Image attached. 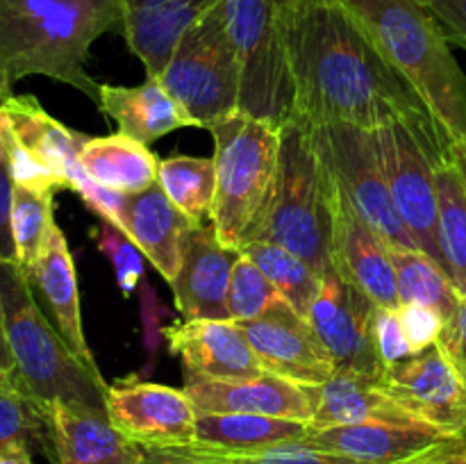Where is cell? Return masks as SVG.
Returning a JSON list of instances; mask_svg holds the SVG:
<instances>
[{
  "label": "cell",
  "mask_w": 466,
  "mask_h": 464,
  "mask_svg": "<svg viewBox=\"0 0 466 464\" xmlns=\"http://www.w3.org/2000/svg\"><path fill=\"white\" fill-rule=\"evenodd\" d=\"M294 116L303 126L378 130L431 114L341 0H285Z\"/></svg>",
  "instance_id": "1"
},
{
  "label": "cell",
  "mask_w": 466,
  "mask_h": 464,
  "mask_svg": "<svg viewBox=\"0 0 466 464\" xmlns=\"http://www.w3.org/2000/svg\"><path fill=\"white\" fill-rule=\"evenodd\" d=\"M105 32H123V0H0V103L18 80L44 76L98 105L85 64Z\"/></svg>",
  "instance_id": "2"
},
{
  "label": "cell",
  "mask_w": 466,
  "mask_h": 464,
  "mask_svg": "<svg viewBox=\"0 0 466 464\" xmlns=\"http://www.w3.org/2000/svg\"><path fill=\"white\" fill-rule=\"evenodd\" d=\"M421 98L449 144L466 141V76L421 0H341Z\"/></svg>",
  "instance_id": "3"
},
{
  "label": "cell",
  "mask_w": 466,
  "mask_h": 464,
  "mask_svg": "<svg viewBox=\"0 0 466 464\" xmlns=\"http://www.w3.org/2000/svg\"><path fill=\"white\" fill-rule=\"evenodd\" d=\"M0 317L21 385L48 408L62 400L107 412L103 373H94L66 344L36 303L32 285L16 262L0 259Z\"/></svg>",
  "instance_id": "4"
},
{
  "label": "cell",
  "mask_w": 466,
  "mask_h": 464,
  "mask_svg": "<svg viewBox=\"0 0 466 464\" xmlns=\"http://www.w3.org/2000/svg\"><path fill=\"white\" fill-rule=\"evenodd\" d=\"M335 180L308 127L289 121L280 130V162L271 203L250 241L282 246L326 276L335 271Z\"/></svg>",
  "instance_id": "5"
},
{
  "label": "cell",
  "mask_w": 466,
  "mask_h": 464,
  "mask_svg": "<svg viewBox=\"0 0 466 464\" xmlns=\"http://www.w3.org/2000/svg\"><path fill=\"white\" fill-rule=\"evenodd\" d=\"M280 130L244 112L230 114L209 127L217 166L209 223L226 248H244L271 203L280 162Z\"/></svg>",
  "instance_id": "6"
},
{
  "label": "cell",
  "mask_w": 466,
  "mask_h": 464,
  "mask_svg": "<svg viewBox=\"0 0 466 464\" xmlns=\"http://www.w3.org/2000/svg\"><path fill=\"white\" fill-rule=\"evenodd\" d=\"M376 144L396 214L417 248L444 271L435 166L449 155V139L431 114H419L378 127Z\"/></svg>",
  "instance_id": "7"
},
{
  "label": "cell",
  "mask_w": 466,
  "mask_h": 464,
  "mask_svg": "<svg viewBox=\"0 0 466 464\" xmlns=\"http://www.w3.org/2000/svg\"><path fill=\"white\" fill-rule=\"evenodd\" d=\"M285 0H221L239 62V112L282 127L294 116Z\"/></svg>",
  "instance_id": "8"
},
{
  "label": "cell",
  "mask_w": 466,
  "mask_h": 464,
  "mask_svg": "<svg viewBox=\"0 0 466 464\" xmlns=\"http://www.w3.org/2000/svg\"><path fill=\"white\" fill-rule=\"evenodd\" d=\"M159 82L187 109L196 127L209 130L239 112V62L221 3L182 35Z\"/></svg>",
  "instance_id": "9"
},
{
  "label": "cell",
  "mask_w": 466,
  "mask_h": 464,
  "mask_svg": "<svg viewBox=\"0 0 466 464\" xmlns=\"http://www.w3.org/2000/svg\"><path fill=\"white\" fill-rule=\"evenodd\" d=\"M346 203L394 248H417L396 214L378 155L376 130L355 126H305Z\"/></svg>",
  "instance_id": "10"
},
{
  "label": "cell",
  "mask_w": 466,
  "mask_h": 464,
  "mask_svg": "<svg viewBox=\"0 0 466 464\" xmlns=\"http://www.w3.org/2000/svg\"><path fill=\"white\" fill-rule=\"evenodd\" d=\"M107 417L141 449H185L196 441L198 412L187 391L139 376L109 385Z\"/></svg>",
  "instance_id": "11"
},
{
  "label": "cell",
  "mask_w": 466,
  "mask_h": 464,
  "mask_svg": "<svg viewBox=\"0 0 466 464\" xmlns=\"http://www.w3.org/2000/svg\"><path fill=\"white\" fill-rule=\"evenodd\" d=\"M378 305L362 289L337 271L321 277V289L308 312V323L317 332L337 373L382 376L373 346V312Z\"/></svg>",
  "instance_id": "12"
},
{
  "label": "cell",
  "mask_w": 466,
  "mask_h": 464,
  "mask_svg": "<svg viewBox=\"0 0 466 464\" xmlns=\"http://www.w3.org/2000/svg\"><path fill=\"white\" fill-rule=\"evenodd\" d=\"M387 394L417 421L466 439V382L458 376L440 346L410 355L382 373Z\"/></svg>",
  "instance_id": "13"
},
{
  "label": "cell",
  "mask_w": 466,
  "mask_h": 464,
  "mask_svg": "<svg viewBox=\"0 0 466 464\" xmlns=\"http://www.w3.org/2000/svg\"><path fill=\"white\" fill-rule=\"evenodd\" d=\"M237 326L267 373L300 387L323 385L337 373L308 318L300 317L287 300L273 305L262 317Z\"/></svg>",
  "instance_id": "14"
},
{
  "label": "cell",
  "mask_w": 466,
  "mask_h": 464,
  "mask_svg": "<svg viewBox=\"0 0 466 464\" xmlns=\"http://www.w3.org/2000/svg\"><path fill=\"white\" fill-rule=\"evenodd\" d=\"M164 337L185 367V380H241L264 373L241 328L230 318H182L164 328Z\"/></svg>",
  "instance_id": "15"
},
{
  "label": "cell",
  "mask_w": 466,
  "mask_h": 464,
  "mask_svg": "<svg viewBox=\"0 0 466 464\" xmlns=\"http://www.w3.org/2000/svg\"><path fill=\"white\" fill-rule=\"evenodd\" d=\"M241 250L226 248L212 223L194 226L182 237V262L171 282L176 308L185 321L194 318H230L228 287L232 267Z\"/></svg>",
  "instance_id": "16"
},
{
  "label": "cell",
  "mask_w": 466,
  "mask_h": 464,
  "mask_svg": "<svg viewBox=\"0 0 466 464\" xmlns=\"http://www.w3.org/2000/svg\"><path fill=\"white\" fill-rule=\"evenodd\" d=\"M187 396L198 414H262V417L312 421L308 389L273 373L241 380H185Z\"/></svg>",
  "instance_id": "17"
},
{
  "label": "cell",
  "mask_w": 466,
  "mask_h": 464,
  "mask_svg": "<svg viewBox=\"0 0 466 464\" xmlns=\"http://www.w3.org/2000/svg\"><path fill=\"white\" fill-rule=\"evenodd\" d=\"M335 271L362 289L378 308H400L390 246L346 203L339 189L335 212Z\"/></svg>",
  "instance_id": "18"
},
{
  "label": "cell",
  "mask_w": 466,
  "mask_h": 464,
  "mask_svg": "<svg viewBox=\"0 0 466 464\" xmlns=\"http://www.w3.org/2000/svg\"><path fill=\"white\" fill-rule=\"evenodd\" d=\"M308 444L328 453L344 455L362 464H396L421 455L455 437L444 435L426 423L369 421L314 430L303 437ZM466 441V439H464Z\"/></svg>",
  "instance_id": "19"
},
{
  "label": "cell",
  "mask_w": 466,
  "mask_h": 464,
  "mask_svg": "<svg viewBox=\"0 0 466 464\" xmlns=\"http://www.w3.org/2000/svg\"><path fill=\"white\" fill-rule=\"evenodd\" d=\"M218 3L221 0H123L121 35L148 77H159L182 35Z\"/></svg>",
  "instance_id": "20"
},
{
  "label": "cell",
  "mask_w": 466,
  "mask_h": 464,
  "mask_svg": "<svg viewBox=\"0 0 466 464\" xmlns=\"http://www.w3.org/2000/svg\"><path fill=\"white\" fill-rule=\"evenodd\" d=\"M198 226L168 200L159 182L137 194H126L118 230L141 250L155 271L171 285L180 271L182 237ZM203 226V223H200Z\"/></svg>",
  "instance_id": "21"
},
{
  "label": "cell",
  "mask_w": 466,
  "mask_h": 464,
  "mask_svg": "<svg viewBox=\"0 0 466 464\" xmlns=\"http://www.w3.org/2000/svg\"><path fill=\"white\" fill-rule=\"evenodd\" d=\"M0 118L18 146L46 171L53 173L64 189H71L73 176L82 168L80 148L86 135L50 116L30 94H12L5 98L0 103Z\"/></svg>",
  "instance_id": "22"
},
{
  "label": "cell",
  "mask_w": 466,
  "mask_h": 464,
  "mask_svg": "<svg viewBox=\"0 0 466 464\" xmlns=\"http://www.w3.org/2000/svg\"><path fill=\"white\" fill-rule=\"evenodd\" d=\"M48 417L57 464H139L144 458L146 449L118 432L107 412L55 400Z\"/></svg>",
  "instance_id": "23"
},
{
  "label": "cell",
  "mask_w": 466,
  "mask_h": 464,
  "mask_svg": "<svg viewBox=\"0 0 466 464\" xmlns=\"http://www.w3.org/2000/svg\"><path fill=\"white\" fill-rule=\"evenodd\" d=\"M27 282L32 285V291H39L48 308L50 321L59 330V335L66 339L73 353L86 364L94 373H100L96 364L94 353L86 344L85 328H82V312H80V291H77V276L76 262L68 250L66 237L62 227L55 226L50 232V239L41 253L39 262L35 264L27 273Z\"/></svg>",
  "instance_id": "24"
},
{
  "label": "cell",
  "mask_w": 466,
  "mask_h": 464,
  "mask_svg": "<svg viewBox=\"0 0 466 464\" xmlns=\"http://www.w3.org/2000/svg\"><path fill=\"white\" fill-rule=\"evenodd\" d=\"M312 398L314 417L309 428L353 426V423H421L405 412L387 394L382 376H360V373H335L328 382L305 387Z\"/></svg>",
  "instance_id": "25"
},
{
  "label": "cell",
  "mask_w": 466,
  "mask_h": 464,
  "mask_svg": "<svg viewBox=\"0 0 466 464\" xmlns=\"http://www.w3.org/2000/svg\"><path fill=\"white\" fill-rule=\"evenodd\" d=\"M98 109L116 123L118 132L146 146L182 127H196L194 118L164 89L159 77H146L137 86L100 85Z\"/></svg>",
  "instance_id": "26"
},
{
  "label": "cell",
  "mask_w": 466,
  "mask_h": 464,
  "mask_svg": "<svg viewBox=\"0 0 466 464\" xmlns=\"http://www.w3.org/2000/svg\"><path fill=\"white\" fill-rule=\"evenodd\" d=\"M309 426L262 414H198L191 446L217 455H248L287 441L303 439Z\"/></svg>",
  "instance_id": "27"
},
{
  "label": "cell",
  "mask_w": 466,
  "mask_h": 464,
  "mask_svg": "<svg viewBox=\"0 0 466 464\" xmlns=\"http://www.w3.org/2000/svg\"><path fill=\"white\" fill-rule=\"evenodd\" d=\"M80 164L91 180L116 194H137L157 182V155L123 132L86 136L80 148Z\"/></svg>",
  "instance_id": "28"
},
{
  "label": "cell",
  "mask_w": 466,
  "mask_h": 464,
  "mask_svg": "<svg viewBox=\"0 0 466 464\" xmlns=\"http://www.w3.org/2000/svg\"><path fill=\"white\" fill-rule=\"evenodd\" d=\"M435 182L444 271L455 291L466 298V185L451 155L437 162Z\"/></svg>",
  "instance_id": "29"
},
{
  "label": "cell",
  "mask_w": 466,
  "mask_h": 464,
  "mask_svg": "<svg viewBox=\"0 0 466 464\" xmlns=\"http://www.w3.org/2000/svg\"><path fill=\"white\" fill-rule=\"evenodd\" d=\"M23 449L57 464L48 408L18 380L0 385V450Z\"/></svg>",
  "instance_id": "30"
},
{
  "label": "cell",
  "mask_w": 466,
  "mask_h": 464,
  "mask_svg": "<svg viewBox=\"0 0 466 464\" xmlns=\"http://www.w3.org/2000/svg\"><path fill=\"white\" fill-rule=\"evenodd\" d=\"M390 257L394 264L399 298L403 303L428 305L446 318L458 309L462 296L455 291L440 264L419 248H394L390 246Z\"/></svg>",
  "instance_id": "31"
},
{
  "label": "cell",
  "mask_w": 466,
  "mask_h": 464,
  "mask_svg": "<svg viewBox=\"0 0 466 464\" xmlns=\"http://www.w3.org/2000/svg\"><path fill=\"white\" fill-rule=\"evenodd\" d=\"M157 182L173 205L194 223L209 218L217 191V166L214 157H176L159 159Z\"/></svg>",
  "instance_id": "32"
},
{
  "label": "cell",
  "mask_w": 466,
  "mask_h": 464,
  "mask_svg": "<svg viewBox=\"0 0 466 464\" xmlns=\"http://www.w3.org/2000/svg\"><path fill=\"white\" fill-rule=\"evenodd\" d=\"M241 253L248 255L264 276L271 280L278 294L300 314L308 317L319 289H321V273L309 267L303 257H299L291 250L282 246L268 244V241H250L241 248Z\"/></svg>",
  "instance_id": "33"
},
{
  "label": "cell",
  "mask_w": 466,
  "mask_h": 464,
  "mask_svg": "<svg viewBox=\"0 0 466 464\" xmlns=\"http://www.w3.org/2000/svg\"><path fill=\"white\" fill-rule=\"evenodd\" d=\"M55 226L57 221L53 191H35L14 185L12 235L16 246V264L25 276L39 262Z\"/></svg>",
  "instance_id": "34"
},
{
  "label": "cell",
  "mask_w": 466,
  "mask_h": 464,
  "mask_svg": "<svg viewBox=\"0 0 466 464\" xmlns=\"http://www.w3.org/2000/svg\"><path fill=\"white\" fill-rule=\"evenodd\" d=\"M282 298L276 287L271 285L262 268L253 262L246 253H239L235 259L230 276V287H228V314L230 321H253V318L267 314L273 305Z\"/></svg>",
  "instance_id": "35"
},
{
  "label": "cell",
  "mask_w": 466,
  "mask_h": 464,
  "mask_svg": "<svg viewBox=\"0 0 466 464\" xmlns=\"http://www.w3.org/2000/svg\"><path fill=\"white\" fill-rule=\"evenodd\" d=\"M91 237H94L100 253L112 262L123 298H130L137 287H141V280H146L144 255H141V250L118 227H114L107 221H100L91 230Z\"/></svg>",
  "instance_id": "36"
},
{
  "label": "cell",
  "mask_w": 466,
  "mask_h": 464,
  "mask_svg": "<svg viewBox=\"0 0 466 464\" xmlns=\"http://www.w3.org/2000/svg\"><path fill=\"white\" fill-rule=\"evenodd\" d=\"M230 464H362L344 455L328 453L305 439L287 441L248 455H226Z\"/></svg>",
  "instance_id": "37"
},
{
  "label": "cell",
  "mask_w": 466,
  "mask_h": 464,
  "mask_svg": "<svg viewBox=\"0 0 466 464\" xmlns=\"http://www.w3.org/2000/svg\"><path fill=\"white\" fill-rule=\"evenodd\" d=\"M371 330L376 355L385 371H390V368H394L396 364H400L403 359H408L412 355L408 339H405L403 328H400L399 309L376 308Z\"/></svg>",
  "instance_id": "38"
},
{
  "label": "cell",
  "mask_w": 466,
  "mask_h": 464,
  "mask_svg": "<svg viewBox=\"0 0 466 464\" xmlns=\"http://www.w3.org/2000/svg\"><path fill=\"white\" fill-rule=\"evenodd\" d=\"M399 318L412 355L435 346L444 328V317L428 305L403 303L399 308Z\"/></svg>",
  "instance_id": "39"
},
{
  "label": "cell",
  "mask_w": 466,
  "mask_h": 464,
  "mask_svg": "<svg viewBox=\"0 0 466 464\" xmlns=\"http://www.w3.org/2000/svg\"><path fill=\"white\" fill-rule=\"evenodd\" d=\"M71 189L80 196L82 203H85L100 221H107L112 223L114 227H121V207L126 194H116V191L100 187L98 182L91 180V177L86 176L85 168H80V171L73 176Z\"/></svg>",
  "instance_id": "40"
},
{
  "label": "cell",
  "mask_w": 466,
  "mask_h": 464,
  "mask_svg": "<svg viewBox=\"0 0 466 464\" xmlns=\"http://www.w3.org/2000/svg\"><path fill=\"white\" fill-rule=\"evenodd\" d=\"M168 309L164 308L162 300L157 298L155 294L153 285L144 280L141 285V321H144V346L148 350V364L146 368H141L139 378H146L150 371H153L155 362H157V350L162 346V337H164V328H162V318L167 317Z\"/></svg>",
  "instance_id": "41"
},
{
  "label": "cell",
  "mask_w": 466,
  "mask_h": 464,
  "mask_svg": "<svg viewBox=\"0 0 466 464\" xmlns=\"http://www.w3.org/2000/svg\"><path fill=\"white\" fill-rule=\"evenodd\" d=\"M437 346L466 382V298H460L458 309L444 321Z\"/></svg>",
  "instance_id": "42"
},
{
  "label": "cell",
  "mask_w": 466,
  "mask_h": 464,
  "mask_svg": "<svg viewBox=\"0 0 466 464\" xmlns=\"http://www.w3.org/2000/svg\"><path fill=\"white\" fill-rule=\"evenodd\" d=\"M451 44L466 50V0H421Z\"/></svg>",
  "instance_id": "43"
},
{
  "label": "cell",
  "mask_w": 466,
  "mask_h": 464,
  "mask_svg": "<svg viewBox=\"0 0 466 464\" xmlns=\"http://www.w3.org/2000/svg\"><path fill=\"white\" fill-rule=\"evenodd\" d=\"M12 198L14 180L9 171V159L0 162V259L16 262V246L12 235Z\"/></svg>",
  "instance_id": "44"
},
{
  "label": "cell",
  "mask_w": 466,
  "mask_h": 464,
  "mask_svg": "<svg viewBox=\"0 0 466 464\" xmlns=\"http://www.w3.org/2000/svg\"><path fill=\"white\" fill-rule=\"evenodd\" d=\"M139 464H230V459L196 446H185V449H146Z\"/></svg>",
  "instance_id": "45"
},
{
  "label": "cell",
  "mask_w": 466,
  "mask_h": 464,
  "mask_svg": "<svg viewBox=\"0 0 466 464\" xmlns=\"http://www.w3.org/2000/svg\"><path fill=\"white\" fill-rule=\"evenodd\" d=\"M396 464H466V441L451 439L446 444L426 450V453L414 455V458Z\"/></svg>",
  "instance_id": "46"
},
{
  "label": "cell",
  "mask_w": 466,
  "mask_h": 464,
  "mask_svg": "<svg viewBox=\"0 0 466 464\" xmlns=\"http://www.w3.org/2000/svg\"><path fill=\"white\" fill-rule=\"evenodd\" d=\"M0 368L9 376L16 378V367H14V358H12V350H9L7 344V335H5V328H3V317H0Z\"/></svg>",
  "instance_id": "47"
},
{
  "label": "cell",
  "mask_w": 466,
  "mask_h": 464,
  "mask_svg": "<svg viewBox=\"0 0 466 464\" xmlns=\"http://www.w3.org/2000/svg\"><path fill=\"white\" fill-rule=\"evenodd\" d=\"M0 464H35L30 450L23 449H5L0 450Z\"/></svg>",
  "instance_id": "48"
},
{
  "label": "cell",
  "mask_w": 466,
  "mask_h": 464,
  "mask_svg": "<svg viewBox=\"0 0 466 464\" xmlns=\"http://www.w3.org/2000/svg\"><path fill=\"white\" fill-rule=\"evenodd\" d=\"M449 155L453 159V164L458 166L460 176H462L466 185V141H455V144H449Z\"/></svg>",
  "instance_id": "49"
},
{
  "label": "cell",
  "mask_w": 466,
  "mask_h": 464,
  "mask_svg": "<svg viewBox=\"0 0 466 464\" xmlns=\"http://www.w3.org/2000/svg\"><path fill=\"white\" fill-rule=\"evenodd\" d=\"M12 380H18V378L9 376V373H5L3 368H0V385H5V382H12ZM18 382H21V380H18Z\"/></svg>",
  "instance_id": "50"
},
{
  "label": "cell",
  "mask_w": 466,
  "mask_h": 464,
  "mask_svg": "<svg viewBox=\"0 0 466 464\" xmlns=\"http://www.w3.org/2000/svg\"><path fill=\"white\" fill-rule=\"evenodd\" d=\"M7 159V148H5V139H3V130H0V162Z\"/></svg>",
  "instance_id": "51"
}]
</instances>
